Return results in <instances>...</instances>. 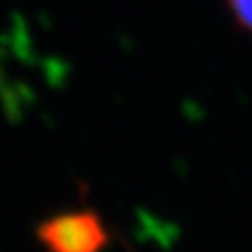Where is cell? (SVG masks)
Masks as SVG:
<instances>
[{"mask_svg": "<svg viewBox=\"0 0 252 252\" xmlns=\"http://www.w3.org/2000/svg\"><path fill=\"white\" fill-rule=\"evenodd\" d=\"M37 241L47 252H100L108 234L94 213H65L40 224Z\"/></svg>", "mask_w": 252, "mask_h": 252, "instance_id": "6da1fadb", "label": "cell"}, {"mask_svg": "<svg viewBox=\"0 0 252 252\" xmlns=\"http://www.w3.org/2000/svg\"><path fill=\"white\" fill-rule=\"evenodd\" d=\"M238 26L252 33V0H224Z\"/></svg>", "mask_w": 252, "mask_h": 252, "instance_id": "7a4b0ae2", "label": "cell"}]
</instances>
